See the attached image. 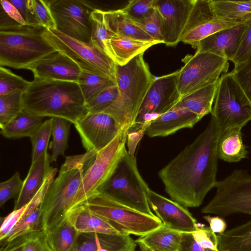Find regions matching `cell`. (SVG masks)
I'll return each mask as SVG.
<instances>
[{
  "instance_id": "8d00e7d4",
  "label": "cell",
  "mask_w": 251,
  "mask_h": 251,
  "mask_svg": "<svg viewBox=\"0 0 251 251\" xmlns=\"http://www.w3.org/2000/svg\"><path fill=\"white\" fill-rule=\"evenodd\" d=\"M42 211L39 206L17 223L8 236L0 243L1 245L3 246L22 236L42 230Z\"/></svg>"
},
{
  "instance_id": "74e56055",
  "label": "cell",
  "mask_w": 251,
  "mask_h": 251,
  "mask_svg": "<svg viewBox=\"0 0 251 251\" xmlns=\"http://www.w3.org/2000/svg\"><path fill=\"white\" fill-rule=\"evenodd\" d=\"M52 118L44 121L30 138L32 144L31 163L37 160L48 151L49 140L52 135Z\"/></svg>"
},
{
  "instance_id": "e0dca14e",
  "label": "cell",
  "mask_w": 251,
  "mask_h": 251,
  "mask_svg": "<svg viewBox=\"0 0 251 251\" xmlns=\"http://www.w3.org/2000/svg\"><path fill=\"white\" fill-rule=\"evenodd\" d=\"M148 201L151 209L163 226L179 232H192L198 226L196 219L178 202L169 199L149 189Z\"/></svg>"
},
{
  "instance_id": "1f68e13d",
  "label": "cell",
  "mask_w": 251,
  "mask_h": 251,
  "mask_svg": "<svg viewBox=\"0 0 251 251\" xmlns=\"http://www.w3.org/2000/svg\"><path fill=\"white\" fill-rule=\"evenodd\" d=\"M79 233L66 217L60 224L45 234L50 251H69Z\"/></svg>"
},
{
  "instance_id": "c3c4849f",
  "label": "cell",
  "mask_w": 251,
  "mask_h": 251,
  "mask_svg": "<svg viewBox=\"0 0 251 251\" xmlns=\"http://www.w3.org/2000/svg\"><path fill=\"white\" fill-rule=\"evenodd\" d=\"M245 23L246 28L239 48L231 61L234 64L243 61L251 54V16Z\"/></svg>"
},
{
  "instance_id": "cb8c5ba5",
  "label": "cell",
  "mask_w": 251,
  "mask_h": 251,
  "mask_svg": "<svg viewBox=\"0 0 251 251\" xmlns=\"http://www.w3.org/2000/svg\"><path fill=\"white\" fill-rule=\"evenodd\" d=\"M103 15L106 27L113 35L144 41H155L131 20L121 9L103 11Z\"/></svg>"
},
{
  "instance_id": "d590c367",
  "label": "cell",
  "mask_w": 251,
  "mask_h": 251,
  "mask_svg": "<svg viewBox=\"0 0 251 251\" xmlns=\"http://www.w3.org/2000/svg\"><path fill=\"white\" fill-rule=\"evenodd\" d=\"M52 140L50 149H51L50 162H55L61 155L64 156L68 147V141L71 124L70 121L59 118H52Z\"/></svg>"
},
{
  "instance_id": "f907efd6",
  "label": "cell",
  "mask_w": 251,
  "mask_h": 251,
  "mask_svg": "<svg viewBox=\"0 0 251 251\" xmlns=\"http://www.w3.org/2000/svg\"><path fill=\"white\" fill-rule=\"evenodd\" d=\"M97 249L95 233H80L69 251H97Z\"/></svg>"
},
{
  "instance_id": "f546056e",
  "label": "cell",
  "mask_w": 251,
  "mask_h": 251,
  "mask_svg": "<svg viewBox=\"0 0 251 251\" xmlns=\"http://www.w3.org/2000/svg\"><path fill=\"white\" fill-rule=\"evenodd\" d=\"M217 235L220 251H251V220Z\"/></svg>"
},
{
  "instance_id": "2e32d148",
  "label": "cell",
  "mask_w": 251,
  "mask_h": 251,
  "mask_svg": "<svg viewBox=\"0 0 251 251\" xmlns=\"http://www.w3.org/2000/svg\"><path fill=\"white\" fill-rule=\"evenodd\" d=\"M86 151L97 153L122 131L114 119L105 113L87 114L74 124Z\"/></svg>"
},
{
  "instance_id": "ac0fdd59",
  "label": "cell",
  "mask_w": 251,
  "mask_h": 251,
  "mask_svg": "<svg viewBox=\"0 0 251 251\" xmlns=\"http://www.w3.org/2000/svg\"><path fill=\"white\" fill-rule=\"evenodd\" d=\"M195 0H155L162 22L164 44L175 46L187 22Z\"/></svg>"
},
{
  "instance_id": "7c38bea8",
  "label": "cell",
  "mask_w": 251,
  "mask_h": 251,
  "mask_svg": "<svg viewBox=\"0 0 251 251\" xmlns=\"http://www.w3.org/2000/svg\"><path fill=\"white\" fill-rule=\"evenodd\" d=\"M182 61L184 64L178 70L177 77L181 97L217 82L229 68L228 60L206 52L196 51L193 55L185 56Z\"/></svg>"
},
{
  "instance_id": "83f0119b",
  "label": "cell",
  "mask_w": 251,
  "mask_h": 251,
  "mask_svg": "<svg viewBox=\"0 0 251 251\" xmlns=\"http://www.w3.org/2000/svg\"><path fill=\"white\" fill-rule=\"evenodd\" d=\"M218 80L181 97L176 105L187 109L202 119L212 111Z\"/></svg>"
},
{
  "instance_id": "ffe728a7",
  "label": "cell",
  "mask_w": 251,
  "mask_h": 251,
  "mask_svg": "<svg viewBox=\"0 0 251 251\" xmlns=\"http://www.w3.org/2000/svg\"><path fill=\"white\" fill-rule=\"evenodd\" d=\"M245 23L219 30L201 40L197 52H209L232 61L239 48Z\"/></svg>"
},
{
  "instance_id": "91938a15",
  "label": "cell",
  "mask_w": 251,
  "mask_h": 251,
  "mask_svg": "<svg viewBox=\"0 0 251 251\" xmlns=\"http://www.w3.org/2000/svg\"><path fill=\"white\" fill-rule=\"evenodd\" d=\"M144 247V246H143ZM146 248V247H145ZM146 249H147L148 250H150V251H161V250H155V249H148L147 248H146Z\"/></svg>"
},
{
  "instance_id": "816d5d0a",
  "label": "cell",
  "mask_w": 251,
  "mask_h": 251,
  "mask_svg": "<svg viewBox=\"0 0 251 251\" xmlns=\"http://www.w3.org/2000/svg\"><path fill=\"white\" fill-rule=\"evenodd\" d=\"M148 124L149 123H146L141 126L131 127L128 130L126 138L127 151L133 157H135L134 155L137 146L144 135L145 134Z\"/></svg>"
},
{
  "instance_id": "bcb514c9",
  "label": "cell",
  "mask_w": 251,
  "mask_h": 251,
  "mask_svg": "<svg viewBox=\"0 0 251 251\" xmlns=\"http://www.w3.org/2000/svg\"><path fill=\"white\" fill-rule=\"evenodd\" d=\"M154 2L155 0H132L121 9L131 20H140L153 8Z\"/></svg>"
},
{
  "instance_id": "681fc988",
  "label": "cell",
  "mask_w": 251,
  "mask_h": 251,
  "mask_svg": "<svg viewBox=\"0 0 251 251\" xmlns=\"http://www.w3.org/2000/svg\"><path fill=\"white\" fill-rule=\"evenodd\" d=\"M22 251H50L45 233L40 230L28 234Z\"/></svg>"
},
{
  "instance_id": "44dd1931",
  "label": "cell",
  "mask_w": 251,
  "mask_h": 251,
  "mask_svg": "<svg viewBox=\"0 0 251 251\" xmlns=\"http://www.w3.org/2000/svg\"><path fill=\"white\" fill-rule=\"evenodd\" d=\"M201 119L187 109L175 105L150 122L145 134L150 137L167 136L181 129L192 128Z\"/></svg>"
},
{
  "instance_id": "6da1fadb",
  "label": "cell",
  "mask_w": 251,
  "mask_h": 251,
  "mask_svg": "<svg viewBox=\"0 0 251 251\" xmlns=\"http://www.w3.org/2000/svg\"><path fill=\"white\" fill-rule=\"evenodd\" d=\"M222 132L213 117L205 129L158 172L166 192L183 206H200L215 187Z\"/></svg>"
},
{
  "instance_id": "4dcf8cb0",
  "label": "cell",
  "mask_w": 251,
  "mask_h": 251,
  "mask_svg": "<svg viewBox=\"0 0 251 251\" xmlns=\"http://www.w3.org/2000/svg\"><path fill=\"white\" fill-rule=\"evenodd\" d=\"M43 118L22 111L17 116L0 128V133L8 139L30 138L43 123Z\"/></svg>"
},
{
  "instance_id": "f5cc1de1",
  "label": "cell",
  "mask_w": 251,
  "mask_h": 251,
  "mask_svg": "<svg viewBox=\"0 0 251 251\" xmlns=\"http://www.w3.org/2000/svg\"><path fill=\"white\" fill-rule=\"evenodd\" d=\"M9 1L18 9L26 23V25L40 26L27 7V0H10Z\"/></svg>"
},
{
  "instance_id": "4fadbf2b",
  "label": "cell",
  "mask_w": 251,
  "mask_h": 251,
  "mask_svg": "<svg viewBox=\"0 0 251 251\" xmlns=\"http://www.w3.org/2000/svg\"><path fill=\"white\" fill-rule=\"evenodd\" d=\"M56 29L78 40L90 42L92 33L90 15L95 10L89 1L48 0Z\"/></svg>"
},
{
  "instance_id": "ba28073f",
  "label": "cell",
  "mask_w": 251,
  "mask_h": 251,
  "mask_svg": "<svg viewBox=\"0 0 251 251\" xmlns=\"http://www.w3.org/2000/svg\"><path fill=\"white\" fill-rule=\"evenodd\" d=\"M81 204L106 220L123 234L141 237L163 226L156 216H151L139 212L100 193L93 195Z\"/></svg>"
},
{
  "instance_id": "4316f807",
  "label": "cell",
  "mask_w": 251,
  "mask_h": 251,
  "mask_svg": "<svg viewBox=\"0 0 251 251\" xmlns=\"http://www.w3.org/2000/svg\"><path fill=\"white\" fill-rule=\"evenodd\" d=\"M158 44L156 41H144L116 35L112 36L110 40L114 61L121 66L126 65L139 54Z\"/></svg>"
},
{
  "instance_id": "60d3db41",
  "label": "cell",
  "mask_w": 251,
  "mask_h": 251,
  "mask_svg": "<svg viewBox=\"0 0 251 251\" xmlns=\"http://www.w3.org/2000/svg\"><path fill=\"white\" fill-rule=\"evenodd\" d=\"M132 21L153 41L159 44H164L161 19L155 5L145 17L140 20Z\"/></svg>"
},
{
  "instance_id": "484cf974",
  "label": "cell",
  "mask_w": 251,
  "mask_h": 251,
  "mask_svg": "<svg viewBox=\"0 0 251 251\" xmlns=\"http://www.w3.org/2000/svg\"><path fill=\"white\" fill-rule=\"evenodd\" d=\"M241 129L232 128L222 132L217 147L218 158L231 163L247 157L248 152L243 142Z\"/></svg>"
},
{
  "instance_id": "f35d334b",
  "label": "cell",
  "mask_w": 251,
  "mask_h": 251,
  "mask_svg": "<svg viewBox=\"0 0 251 251\" xmlns=\"http://www.w3.org/2000/svg\"><path fill=\"white\" fill-rule=\"evenodd\" d=\"M22 93L0 96V127L14 119L23 111Z\"/></svg>"
},
{
  "instance_id": "d6986e66",
  "label": "cell",
  "mask_w": 251,
  "mask_h": 251,
  "mask_svg": "<svg viewBox=\"0 0 251 251\" xmlns=\"http://www.w3.org/2000/svg\"><path fill=\"white\" fill-rule=\"evenodd\" d=\"M34 78L78 82L82 72L69 57L59 52L52 53L29 69Z\"/></svg>"
},
{
  "instance_id": "836d02e7",
  "label": "cell",
  "mask_w": 251,
  "mask_h": 251,
  "mask_svg": "<svg viewBox=\"0 0 251 251\" xmlns=\"http://www.w3.org/2000/svg\"><path fill=\"white\" fill-rule=\"evenodd\" d=\"M90 20L92 33L90 42L114 61L110 46V40L113 34L106 27L104 20L103 10L99 9L94 10L91 14Z\"/></svg>"
},
{
  "instance_id": "d6a6232c",
  "label": "cell",
  "mask_w": 251,
  "mask_h": 251,
  "mask_svg": "<svg viewBox=\"0 0 251 251\" xmlns=\"http://www.w3.org/2000/svg\"><path fill=\"white\" fill-rule=\"evenodd\" d=\"M215 13L224 19L244 23L251 16V0H211Z\"/></svg>"
},
{
  "instance_id": "6125c7cd",
  "label": "cell",
  "mask_w": 251,
  "mask_h": 251,
  "mask_svg": "<svg viewBox=\"0 0 251 251\" xmlns=\"http://www.w3.org/2000/svg\"></svg>"
},
{
  "instance_id": "3957f363",
  "label": "cell",
  "mask_w": 251,
  "mask_h": 251,
  "mask_svg": "<svg viewBox=\"0 0 251 251\" xmlns=\"http://www.w3.org/2000/svg\"><path fill=\"white\" fill-rule=\"evenodd\" d=\"M139 54L126 65L115 64V80L118 95L114 103L104 112L115 120L121 130L134 125L146 95L155 77Z\"/></svg>"
},
{
  "instance_id": "7a4b0ae2",
  "label": "cell",
  "mask_w": 251,
  "mask_h": 251,
  "mask_svg": "<svg viewBox=\"0 0 251 251\" xmlns=\"http://www.w3.org/2000/svg\"><path fill=\"white\" fill-rule=\"evenodd\" d=\"M23 111L75 124L88 113L77 82L34 78L22 95Z\"/></svg>"
},
{
  "instance_id": "8fae6325",
  "label": "cell",
  "mask_w": 251,
  "mask_h": 251,
  "mask_svg": "<svg viewBox=\"0 0 251 251\" xmlns=\"http://www.w3.org/2000/svg\"><path fill=\"white\" fill-rule=\"evenodd\" d=\"M128 130H122L108 146L96 154L85 172L71 209L98 193L110 177L126 150Z\"/></svg>"
},
{
  "instance_id": "f6af8a7d",
  "label": "cell",
  "mask_w": 251,
  "mask_h": 251,
  "mask_svg": "<svg viewBox=\"0 0 251 251\" xmlns=\"http://www.w3.org/2000/svg\"><path fill=\"white\" fill-rule=\"evenodd\" d=\"M23 181L19 172H15L8 179L0 183V206L10 199L17 197L22 187Z\"/></svg>"
},
{
  "instance_id": "5bb4252c",
  "label": "cell",
  "mask_w": 251,
  "mask_h": 251,
  "mask_svg": "<svg viewBox=\"0 0 251 251\" xmlns=\"http://www.w3.org/2000/svg\"><path fill=\"white\" fill-rule=\"evenodd\" d=\"M178 70L157 78L151 85L132 127L149 123L172 108L181 97L177 86Z\"/></svg>"
},
{
  "instance_id": "94428289",
  "label": "cell",
  "mask_w": 251,
  "mask_h": 251,
  "mask_svg": "<svg viewBox=\"0 0 251 251\" xmlns=\"http://www.w3.org/2000/svg\"><path fill=\"white\" fill-rule=\"evenodd\" d=\"M204 251H212L210 250L209 249H204Z\"/></svg>"
},
{
  "instance_id": "6f0895ef",
  "label": "cell",
  "mask_w": 251,
  "mask_h": 251,
  "mask_svg": "<svg viewBox=\"0 0 251 251\" xmlns=\"http://www.w3.org/2000/svg\"><path fill=\"white\" fill-rule=\"evenodd\" d=\"M27 235L20 237L3 245L0 251H22Z\"/></svg>"
},
{
  "instance_id": "7402d4cb",
  "label": "cell",
  "mask_w": 251,
  "mask_h": 251,
  "mask_svg": "<svg viewBox=\"0 0 251 251\" xmlns=\"http://www.w3.org/2000/svg\"><path fill=\"white\" fill-rule=\"evenodd\" d=\"M50 163V156L48 151L31 163L20 192L15 201L14 210L27 204L37 193L52 168Z\"/></svg>"
},
{
  "instance_id": "d4e9b609",
  "label": "cell",
  "mask_w": 251,
  "mask_h": 251,
  "mask_svg": "<svg viewBox=\"0 0 251 251\" xmlns=\"http://www.w3.org/2000/svg\"><path fill=\"white\" fill-rule=\"evenodd\" d=\"M54 179L53 175H49L40 189L29 203L21 208L13 210L6 217L1 218L0 243L8 236L17 223L40 206Z\"/></svg>"
},
{
  "instance_id": "277c9868",
  "label": "cell",
  "mask_w": 251,
  "mask_h": 251,
  "mask_svg": "<svg viewBox=\"0 0 251 251\" xmlns=\"http://www.w3.org/2000/svg\"><path fill=\"white\" fill-rule=\"evenodd\" d=\"M97 153H85L66 157L40 207L42 211V230L46 233L66 217L80 187L87 166Z\"/></svg>"
},
{
  "instance_id": "8992f818",
  "label": "cell",
  "mask_w": 251,
  "mask_h": 251,
  "mask_svg": "<svg viewBox=\"0 0 251 251\" xmlns=\"http://www.w3.org/2000/svg\"><path fill=\"white\" fill-rule=\"evenodd\" d=\"M149 189L138 171L135 157L126 150L113 173L98 193L128 207L155 216L148 201Z\"/></svg>"
},
{
  "instance_id": "30bf717a",
  "label": "cell",
  "mask_w": 251,
  "mask_h": 251,
  "mask_svg": "<svg viewBox=\"0 0 251 251\" xmlns=\"http://www.w3.org/2000/svg\"><path fill=\"white\" fill-rule=\"evenodd\" d=\"M213 199L201 209L204 214L220 217L243 213L251 215V175L247 171L234 170L224 179L217 181Z\"/></svg>"
},
{
  "instance_id": "9a60e30c",
  "label": "cell",
  "mask_w": 251,
  "mask_h": 251,
  "mask_svg": "<svg viewBox=\"0 0 251 251\" xmlns=\"http://www.w3.org/2000/svg\"><path fill=\"white\" fill-rule=\"evenodd\" d=\"M239 24L218 16L212 7L211 0H195L180 42L197 48L199 43L206 37Z\"/></svg>"
},
{
  "instance_id": "ee69618b",
  "label": "cell",
  "mask_w": 251,
  "mask_h": 251,
  "mask_svg": "<svg viewBox=\"0 0 251 251\" xmlns=\"http://www.w3.org/2000/svg\"><path fill=\"white\" fill-rule=\"evenodd\" d=\"M231 73L251 101V54L243 61L234 64Z\"/></svg>"
},
{
  "instance_id": "b9f144b4",
  "label": "cell",
  "mask_w": 251,
  "mask_h": 251,
  "mask_svg": "<svg viewBox=\"0 0 251 251\" xmlns=\"http://www.w3.org/2000/svg\"><path fill=\"white\" fill-rule=\"evenodd\" d=\"M27 6L40 26L46 29H56L48 0H27Z\"/></svg>"
},
{
  "instance_id": "603a6c76",
  "label": "cell",
  "mask_w": 251,
  "mask_h": 251,
  "mask_svg": "<svg viewBox=\"0 0 251 251\" xmlns=\"http://www.w3.org/2000/svg\"><path fill=\"white\" fill-rule=\"evenodd\" d=\"M66 217L79 233L122 234L108 221L82 204L71 209Z\"/></svg>"
},
{
  "instance_id": "680465c9",
  "label": "cell",
  "mask_w": 251,
  "mask_h": 251,
  "mask_svg": "<svg viewBox=\"0 0 251 251\" xmlns=\"http://www.w3.org/2000/svg\"><path fill=\"white\" fill-rule=\"evenodd\" d=\"M18 24V23L8 16L2 8L0 9V30L9 29Z\"/></svg>"
},
{
  "instance_id": "7dc6e473",
  "label": "cell",
  "mask_w": 251,
  "mask_h": 251,
  "mask_svg": "<svg viewBox=\"0 0 251 251\" xmlns=\"http://www.w3.org/2000/svg\"><path fill=\"white\" fill-rule=\"evenodd\" d=\"M195 240L203 249L212 251H220L218 249V235L209 227L198 224V226L192 232Z\"/></svg>"
},
{
  "instance_id": "11a10c76",
  "label": "cell",
  "mask_w": 251,
  "mask_h": 251,
  "mask_svg": "<svg viewBox=\"0 0 251 251\" xmlns=\"http://www.w3.org/2000/svg\"><path fill=\"white\" fill-rule=\"evenodd\" d=\"M209 225L211 230L217 234H222L225 232L226 224L225 221L220 216H211L207 215L203 217Z\"/></svg>"
},
{
  "instance_id": "ab89813d",
  "label": "cell",
  "mask_w": 251,
  "mask_h": 251,
  "mask_svg": "<svg viewBox=\"0 0 251 251\" xmlns=\"http://www.w3.org/2000/svg\"><path fill=\"white\" fill-rule=\"evenodd\" d=\"M31 81H27L10 70L0 67V96L22 93L29 87Z\"/></svg>"
},
{
  "instance_id": "7bdbcfd3",
  "label": "cell",
  "mask_w": 251,
  "mask_h": 251,
  "mask_svg": "<svg viewBox=\"0 0 251 251\" xmlns=\"http://www.w3.org/2000/svg\"><path fill=\"white\" fill-rule=\"evenodd\" d=\"M118 95V90L116 84L107 88L87 103L88 114L104 112L114 103Z\"/></svg>"
},
{
  "instance_id": "db71d44e",
  "label": "cell",
  "mask_w": 251,
  "mask_h": 251,
  "mask_svg": "<svg viewBox=\"0 0 251 251\" xmlns=\"http://www.w3.org/2000/svg\"><path fill=\"white\" fill-rule=\"evenodd\" d=\"M179 251H204L194 239L192 232H183Z\"/></svg>"
},
{
  "instance_id": "9f6ffc18",
  "label": "cell",
  "mask_w": 251,
  "mask_h": 251,
  "mask_svg": "<svg viewBox=\"0 0 251 251\" xmlns=\"http://www.w3.org/2000/svg\"><path fill=\"white\" fill-rule=\"evenodd\" d=\"M0 5L7 15L11 19L23 25H26L24 19L18 9L9 0H0Z\"/></svg>"
},
{
  "instance_id": "f1b7e54d",
  "label": "cell",
  "mask_w": 251,
  "mask_h": 251,
  "mask_svg": "<svg viewBox=\"0 0 251 251\" xmlns=\"http://www.w3.org/2000/svg\"><path fill=\"white\" fill-rule=\"evenodd\" d=\"M182 233L162 226L135 240L139 246L149 249L163 251H177L179 249Z\"/></svg>"
},
{
  "instance_id": "5b68a950",
  "label": "cell",
  "mask_w": 251,
  "mask_h": 251,
  "mask_svg": "<svg viewBox=\"0 0 251 251\" xmlns=\"http://www.w3.org/2000/svg\"><path fill=\"white\" fill-rule=\"evenodd\" d=\"M46 29L18 24L0 30V65L28 69L49 55L57 52L44 38Z\"/></svg>"
},
{
  "instance_id": "9c48e42d",
  "label": "cell",
  "mask_w": 251,
  "mask_h": 251,
  "mask_svg": "<svg viewBox=\"0 0 251 251\" xmlns=\"http://www.w3.org/2000/svg\"><path fill=\"white\" fill-rule=\"evenodd\" d=\"M43 36L58 52L74 61L82 71L115 80V62L90 42L78 40L56 29H46Z\"/></svg>"
},
{
  "instance_id": "e575fe53",
  "label": "cell",
  "mask_w": 251,
  "mask_h": 251,
  "mask_svg": "<svg viewBox=\"0 0 251 251\" xmlns=\"http://www.w3.org/2000/svg\"><path fill=\"white\" fill-rule=\"evenodd\" d=\"M77 82L86 104L107 88L116 84L114 79L82 71Z\"/></svg>"
},
{
  "instance_id": "52a82bcc",
  "label": "cell",
  "mask_w": 251,
  "mask_h": 251,
  "mask_svg": "<svg viewBox=\"0 0 251 251\" xmlns=\"http://www.w3.org/2000/svg\"><path fill=\"white\" fill-rule=\"evenodd\" d=\"M213 104L211 116L221 132L242 128L251 120V101L231 72L220 76Z\"/></svg>"
}]
</instances>
